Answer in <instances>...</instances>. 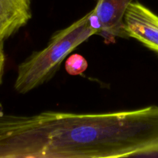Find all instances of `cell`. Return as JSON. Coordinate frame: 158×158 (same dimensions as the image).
<instances>
[{
  "label": "cell",
  "instance_id": "52a82bcc",
  "mask_svg": "<svg viewBox=\"0 0 158 158\" xmlns=\"http://www.w3.org/2000/svg\"><path fill=\"white\" fill-rule=\"evenodd\" d=\"M5 62H6V57H5L4 51H3V43H0V85L2 81Z\"/></svg>",
  "mask_w": 158,
  "mask_h": 158
},
{
  "label": "cell",
  "instance_id": "6da1fadb",
  "mask_svg": "<svg viewBox=\"0 0 158 158\" xmlns=\"http://www.w3.org/2000/svg\"><path fill=\"white\" fill-rule=\"evenodd\" d=\"M158 155V106L103 114L0 112V158Z\"/></svg>",
  "mask_w": 158,
  "mask_h": 158
},
{
  "label": "cell",
  "instance_id": "8992f818",
  "mask_svg": "<svg viewBox=\"0 0 158 158\" xmlns=\"http://www.w3.org/2000/svg\"><path fill=\"white\" fill-rule=\"evenodd\" d=\"M88 63L86 59L80 54H73L67 58L65 63L66 72L72 76L81 75L87 69Z\"/></svg>",
  "mask_w": 158,
  "mask_h": 158
},
{
  "label": "cell",
  "instance_id": "3957f363",
  "mask_svg": "<svg viewBox=\"0 0 158 158\" xmlns=\"http://www.w3.org/2000/svg\"><path fill=\"white\" fill-rule=\"evenodd\" d=\"M124 30L158 54V15L138 2H132L125 13Z\"/></svg>",
  "mask_w": 158,
  "mask_h": 158
},
{
  "label": "cell",
  "instance_id": "277c9868",
  "mask_svg": "<svg viewBox=\"0 0 158 158\" xmlns=\"http://www.w3.org/2000/svg\"><path fill=\"white\" fill-rule=\"evenodd\" d=\"M132 2L134 0H97L93 10L100 23L98 35L106 43H114L117 37H127L123 19Z\"/></svg>",
  "mask_w": 158,
  "mask_h": 158
},
{
  "label": "cell",
  "instance_id": "7a4b0ae2",
  "mask_svg": "<svg viewBox=\"0 0 158 158\" xmlns=\"http://www.w3.org/2000/svg\"><path fill=\"white\" fill-rule=\"evenodd\" d=\"M100 23L94 10L53 34L47 46L35 52L17 69L15 89L26 94L52 78L65 58L93 35L98 34Z\"/></svg>",
  "mask_w": 158,
  "mask_h": 158
},
{
  "label": "cell",
  "instance_id": "5b68a950",
  "mask_svg": "<svg viewBox=\"0 0 158 158\" xmlns=\"http://www.w3.org/2000/svg\"><path fill=\"white\" fill-rule=\"evenodd\" d=\"M31 17L30 0H0V43L26 25Z\"/></svg>",
  "mask_w": 158,
  "mask_h": 158
}]
</instances>
